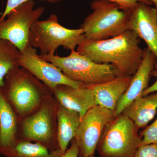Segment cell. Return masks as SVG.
<instances>
[{
  "label": "cell",
  "mask_w": 157,
  "mask_h": 157,
  "mask_svg": "<svg viewBox=\"0 0 157 157\" xmlns=\"http://www.w3.org/2000/svg\"><path fill=\"white\" fill-rule=\"evenodd\" d=\"M151 76L155 77L156 81L151 86H148L142 93V96L147 95L152 93L157 92V61L155 62L154 67L152 71Z\"/></svg>",
  "instance_id": "cell-24"
},
{
  "label": "cell",
  "mask_w": 157,
  "mask_h": 157,
  "mask_svg": "<svg viewBox=\"0 0 157 157\" xmlns=\"http://www.w3.org/2000/svg\"><path fill=\"white\" fill-rule=\"evenodd\" d=\"M138 130L124 113L115 117L107 124L97 145L100 157H133L142 142Z\"/></svg>",
  "instance_id": "cell-4"
},
{
  "label": "cell",
  "mask_w": 157,
  "mask_h": 157,
  "mask_svg": "<svg viewBox=\"0 0 157 157\" xmlns=\"http://www.w3.org/2000/svg\"><path fill=\"white\" fill-rule=\"evenodd\" d=\"M16 128L15 114L0 91V148L8 151L14 146Z\"/></svg>",
  "instance_id": "cell-17"
},
{
  "label": "cell",
  "mask_w": 157,
  "mask_h": 157,
  "mask_svg": "<svg viewBox=\"0 0 157 157\" xmlns=\"http://www.w3.org/2000/svg\"><path fill=\"white\" fill-rule=\"evenodd\" d=\"M84 39L83 30L70 29L61 25L56 14H51L47 19L37 21L30 31L29 43L38 48L41 53L54 54L60 46L68 50H74Z\"/></svg>",
  "instance_id": "cell-5"
},
{
  "label": "cell",
  "mask_w": 157,
  "mask_h": 157,
  "mask_svg": "<svg viewBox=\"0 0 157 157\" xmlns=\"http://www.w3.org/2000/svg\"><path fill=\"white\" fill-rule=\"evenodd\" d=\"M132 76H120L100 84L88 85L92 90L96 104L114 111L120 98L128 90Z\"/></svg>",
  "instance_id": "cell-13"
},
{
  "label": "cell",
  "mask_w": 157,
  "mask_h": 157,
  "mask_svg": "<svg viewBox=\"0 0 157 157\" xmlns=\"http://www.w3.org/2000/svg\"><path fill=\"white\" fill-rule=\"evenodd\" d=\"M28 1L29 0H7L6 9L0 17V21L5 19L9 12L14 8L19 6L21 4ZM45 1L51 3H56L61 2L62 0H45Z\"/></svg>",
  "instance_id": "cell-23"
},
{
  "label": "cell",
  "mask_w": 157,
  "mask_h": 157,
  "mask_svg": "<svg viewBox=\"0 0 157 157\" xmlns=\"http://www.w3.org/2000/svg\"><path fill=\"white\" fill-rule=\"evenodd\" d=\"M142 140L141 145L157 144V118L150 125L139 133Z\"/></svg>",
  "instance_id": "cell-20"
},
{
  "label": "cell",
  "mask_w": 157,
  "mask_h": 157,
  "mask_svg": "<svg viewBox=\"0 0 157 157\" xmlns=\"http://www.w3.org/2000/svg\"><path fill=\"white\" fill-rule=\"evenodd\" d=\"M157 111V92H155L137 98L122 113L131 119L140 129L147 125Z\"/></svg>",
  "instance_id": "cell-16"
},
{
  "label": "cell",
  "mask_w": 157,
  "mask_h": 157,
  "mask_svg": "<svg viewBox=\"0 0 157 157\" xmlns=\"http://www.w3.org/2000/svg\"><path fill=\"white\" fill-rule=\"evenodd\" d=\"M57 138L58 148L51 154L52 157H59L67 151L69 142L76 136L81 121L79 113L61 105L57 112Z\"/></svg>",
  "instance_id": "cell-14"
},
{
  "label": "cell",
  "mask_w": 157,
  "mask_h": 157,
  "mask_svg": "<svg viewBox=\"0 0 157 157\" xmlns=\"http://www.w3.org/2000/svg\"><path fill=\"white\" fill-rule=\"evenodd\" d=\"M18 65L52 90L60 85L78 88L82 84L70 79L56 66L39 57L36 48L32 47L29 43L21 52Z\"/></svg>",
  "instance_id": "cell-9"
},
{
  "label": "cell",
  "mask_w": 157,
  "mask_h": 157,
  "mask_svg": "<svg viewBox=\"0 0 157 157\" xmlns=\"http://www.w3.org/2000/svg\"><path fill=\"white\" fill-rule=\"evenodd\" d=\"M109 2L115 3L121 9L125 11L132 10L137 6V3L142 2L149 6L153 5L148 0H107Z\"/></svg>",
  "instance_id": "cell-22"
},
{
  "label": "cell",
  "mask_w": 157,
  "mask_h": 157,
  "mask_svg": "<svg viewBox=\"0 0 157 157\" xmlns=\"http://www.w3.org/2000/svg\"><path fill=\"white\" fill-rule=\"evenodd\" d=\"M23 133L29 140L48 144L52 137V125L49 109L46 106L23 123Z\"/></svg>",
  "instance_id": "cell-15"
},
{
  "label": "cell",
  "mask_w": 157,
  "mask_h": 157,
  "mask_svg": "<svg viewBox=\"0 0 157 157\" xmlns=\"http://www.w3.org/2000/svg\"><path fill=\"white\" fill-rule=\"evenodd\" d=\"M115 117L114 111L99 105L86 113L74 137L81 157L94 156L105 127Z\"/></svg>",
  "instance_id": "cell-7"
},
{
  "label": "cell",
  "mask_w": 157,
  "mask_h": 157,
  "mask_svg": "<svg viewBox=\"0 0 157 157\" xmlns=\"http://www.w3.org/2000/svg\"><path fill=\"white\" fill-rule=\"evenodd\" d=\"M61 86L54 89L56 97L63 107L79 113L81 120L86 112L97 105L92 90L88 85L82 84L78 88Z\"/></svg>",
  "instance_id": "cell-12"
},
{
  "label": "cell",
  "mask_w": 157,
  "mask_h": 157,
  "mask_svg": "<svg viewBox=\"0 0 157 157\" xmlns=\"http://www.w3.org/2000/svg\"><path fill=\"white\" fill-rule=\"evenodd\" d=\"M33 0L21 4L10 11L6 19L0 21V39L8 40L20 51L29 44L30 31L45 11L42 7L34 9Z\"/></svg>",
  "instance_id": "cell-6"
},
{
  "label": "cell",
  "mask_w": 157,
  "mask_h": 157,
  "mask_svg": "<svg viewBox=\"0 0 157 157\" xmlns=\"http://www.w3.org/2000/svg\"><path fill=\"white\" fill-rule=\"evenodd\" d=\"M20 52L11 42L0 39V87H4V78L10 70L19 67Z\"/></svg>",
  "instance_id": "cell-18"
},
{
  "label": "cell",
  "mask_w": 157,
  "mask_h": 157,
  "mask_svg": "<svg viewBox=\"0 0 157 157\" xmlns=\"http://www.w3.org/2000/svg\"><path fill=\"white\" fill-rule=\"evenodd\" d=\"M8 151L12 157H52L44 145L29 141L19 142Z\"/></svg>",
  "instance_id": "cell-19"
},
{
  "label": "cell",
  "mask_w": 157,
  "mask_h": 157,
  "mask_svg": "<svg viewBox=\"0 0 157 157\" xmlns=\"http://www.w3.org/2000/svg\"><path fill=\"white\" fill-rule=\"evenodd\" d=\"M70 51L67 57L42 53L39 56L57 67L70 79L82 84H101L122 75L112 65L97 63L75 49Z\"/></svg>",
  "instance_id": "cell-3"
},
{
  "label": "cell",
  "mask_w": 157,
  "mask_h": 157,
  "mask_svg": "<svg viewBox=\"0 0 157 157\" xmlns=\"http://www.w3.org/2000/svg\"><path fill=\"white\" fill-rule=\"evenodd\" d=\"M130 30L143 39L157 61V9L140 2L132 10Z\"/></svg>",
  "instance_id": "cell-10"
},
{
  "label": "cell",
  "mask_w": 157,
  "mask_h": 157,
  "mask_svg": "<svg viewBox=\"0 0 157 157\" xmlns=\"http://www.w3.org/2000/svg\"><path fill=\"white\" fill-rule=\"evenodd\" d=\"M90 157H94V156H90Z\"/></svg>",
  "instance_id": "cell-27"
},
{
  "label": "cell",
  "mask_w": 157,
  "mask_h": 157,
  "mask_svg": "<svg viewBox=\"0 0 157 157\" xmlns=\"http://www.w3.org/2000/svg\"><path fill=\"white\" fill-rule=\"evenodd\" d=\"M93 12L82 24L84 39L92 41L105 40L119 36L130 30L132 10L121 9L107 0H94Z\"/></svg>",
  "instance_id": "cell-2"
},
{
  "label": "cell",
  "mask_w": 157,
  "mask_h": 157,
  "mask_svg": "<svg viewBox=\"0 0 157 157\" xmlns=\"http://www.w3.org/2000/svg\"><path fill=\"white\" fill-rule=\"evenodd\" d=\"M148 1H150L153 3V4H154L155 8L157 9V0H148Z\"/></svg>",
  "instance_id": "cell-26"
},
{
  "label": "cell",
  "mask_w": 157,
  "mask_h": 157,
  "mask_svg": "<svg viewBox=\"0 0 157 157\" xmlns=\"http://www.w3.org/2000/svg\"><path fill=\"white\" fill-rule=\"evenodd\" d=\"M24 68H13L8 73V97L20 114L28 113L39 104V86Z\"/></svg>",
  "instance_id": "cell-8"
},
{
  "label": "cell",
  "mask_w": 157,
  "mask_h": 157,
  "mask_svg": "<svg viewBox=\"0 0 157 157\" xmlns=\"http://www.w3.org/2000/svg\"><path fill=\"white\" fill-rule=\"evenodd\" d=\"M140 43L137 34L129 30L105 40L84 39L76 51L94 63L112 65L123 76H133L143 58L144 49L140 48Z\"/></svg>",
  "instance_id": "cell-1"
},
{
  "label": "cell",
  "mask_w": 157,
  "mask_h": 157,
  "mask_svg": "<svg viewBox=\"0 0 157 157\" xmlns=\"http://www.w3.org/2000/svg\"><path fill=\"white\" fill-rule=\"evenodd\" d=\"M132 157H157V144L140 145Z\"/></svg>",
  "instance_id": "cell-21"
},
{
  "label": "cell",
  "mask_w": 157,
  "mask_h": 157,
  "mask_svg": "<svg viewBox=\"0 0 157 157\" xmlns=\"http://www.w3.org/2000/svg\"><path fill=\"white\" fill-rule=\"evenodd\" d=\"M156 59L148 48L144 49L142 61L126 92L119 100L114 113L115 117L121 114L125 108L137 98L142 96L144 91L148 87L152 71Z\"/></svg>",
  "instance_id": "cell-11"
},
{
  "label": "cell",
  "mask_w": 157,
  "mask_h": 157,
  "mask_svg": "<svg viewBox=\"0 0 157 157\" xmlns=\"http://www.w3.org/2000/svg\"><path fill=\"white\" fill-rule=\"evenodd\" d=\"M79 155V151L78 146L76 142V140H74L72 142L71 146L70 148L63 155L59 157H78Z\"/></svg>",
  "instance_id": "cell-25"
}]
</instances>
